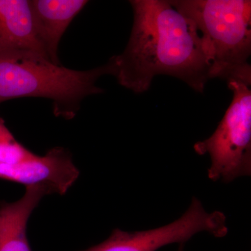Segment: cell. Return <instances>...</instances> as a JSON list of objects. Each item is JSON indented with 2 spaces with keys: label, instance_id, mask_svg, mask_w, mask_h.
I'll return each instance as SVG.
<instances>
[{
  "label": "cell",
  "instance_id": "cell-1",
  "mask_svg": "<svg viewBox=\"0 0 251 251\" xmlns=\"http://www.w3.org/2000/svg\"><path fill=\"white\" fill-rule=\"evenodd\" d=\"M133 24L122 53L110 62L122 87L144 93L153 77L179 79L202 93L211 79L207 45L192 20L165 0H131Z\"/></svg>",
  "mask_w": 251,
  "mask_h": 251
},
{
  "label": "cell",
  "instance_id": "cell-2",
  "mask_svg": "<svg viewBox=\"0 0 251 251\" xmlns=\"http://www.w3.org/2000/svg\"><path fill=\"white\" fill-rule=\"evenodd\" d=\"M105 75H113L110 61L91 70L77 71L36 54L0 55V104L15 99H47L56 117L72 120L84 99L103 93L97 82Z\"/></svg>",
  "mask_w": 251,
  "mask_h": 251
},
{
  "label": "cell",
  "instance_id": "cell-3",
  "mask_svg": "<svg viewBox=\"0 0 251 251\" xmlns=\"http://www.w3.org/2000/svg\"><path fill=\"white\" fill-rule=\"evenodd\" d=\"M192 20L207 45L211 79L251 82L250 0H173Z\"/></svg>",
  "mask_w": 251,
  "mask_h": 251
},
{
  "label": "cell",
  "instance_id": "cell-4",
  "mask_svg": "<svg viewBox=\"0 0 251 251\" xmlns=\"http://www.w3.org/2000/svg\"><path fill=\"white\" fill-rule=\"evenodd\" d=\"M233 98L217 128L209 138L198 142L194 150L209 155L208 177L229 183L251 175V82H227Z\"/></svg>",
  "mask_w": 251,
  "mask_h": 251
},
{
  "label": "cell",
  "instance_id": "cell-5",
  "mask_svg": "<svg viewBox=\"0 0 251 251\" xmlns=\"http://www.w3.org/2000/svg\"><path fill=\"white\" fill-rule=\"evenodd\" d=\"M203 232L216 238L225 237L228 232L226 216L220 211L207 212L200 200L193 198L187 211L171 224L139 232L117 228L106 240L80 251H156L170 244H184Z\"/></svg>",
  "mask_w": 251,
  "mask_h": 251
},
{
  "label": "cell",
  "instance_id": "cell-6",
  "mask_svg": "<svg viewBox=\"0 0 251 251\" xmlns=\"http://www.w3.org/2000/svg\"><path fill=\"white\" fill-rule=\"evenodd\" d=\"M80 172L72 156L62 148L51 149L44 156H33L15 164H0V179L29 186L45 188L50 194L64 195Z\"/></svg>",
  "mask_w": 251,
  "mask_h": 251
},
{
  "label": "cell",
  "instance_id": "cell-7",
  "mask_svg": "<svg viewBox=\"0 0 251 251\" xmlns=\"http://www.w3.org/2000/svg\"><path fill=\"white\" fill-rule=\"evenodd\" d=\"M17 54L49 59L38 36L29 1L0 0V55Z\"/></svg>",
  "mask_w": 251,
  "mask_h": 251
},
{
  "label": "cell",
  "instance_id": "cell-8",
  "mask_svg": "<svg viewBox=\"0 0 251 251\" xmlns=\"http://www.w3.org/2000/svg\"><path fill=\"white\" fill-rule=\"evenodd\" d=\"M87 0H31L38 36L48 57L60 64L59 44L71 23L88 4Z\"/></svg>",
  "mask_w": 251,
  "mask_h": 251
},
{
  "label": "cell",
  "instance_id": "cell-9",
  "mask_svg": "<svg viewBox=\"0 0 251 251\" xmlns=\"http://www.w3.org/2000/svg\"><path fill=\"white\" fill-rule=\"evenodd\" d=\"M47 195L45 188L29 186L16 202L0 204V251H32L27 237L28 220Z\"/></svg>",
  "mask_w": 251,
  "mask_h": 251
},
{
  "label": "cell",
  "instance_id": "cell-10",
  "mask_svg": "<svg viewBox=\"0 0 251 251\" xmlns=\"http://www.w3.org/2000/svg\"><path fill=\"white\" fill-rule=\"evenodd\" d=\"M34 154L15 138L0 117V164H15Z\"/></svg>",
  "mask_w": 251,
  "mask_h": 251
},
{
  "label": "cell",
  "instance_id": "cell-11",
  "mask_svg": "<svg viewBox=\"0 0 251 251\" xmlns=\"http://www.w3.org/2000/svg\"><path fill=\"white\" fill-rule=\"evenodd\" d=\"M177 251H184V244H179V249Z\"/></svg>",
  "mask_w": 251,
  "mask_h": 251
}]
</instances>
